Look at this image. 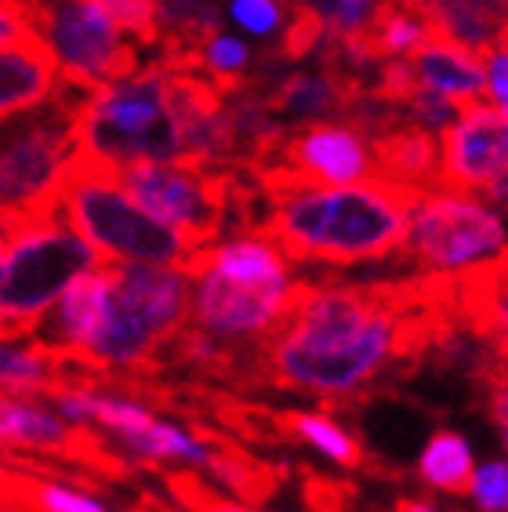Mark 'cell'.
<instances>
[{"instance_id":"cell-1","label":"cell","mask_w":508,"mask_h":512,"mask_svg":"<svg viewBox=\"0 0 508 512\" xmlns=\"http://www.w3.org/2000/svg\"><path fill=\"white\" fill-rule=\"evenodd\" d=\"M454 276L378 284L294 280L291 309L262 338L258 371L280 389L349 400L454 331Z\"/></svg>"},{"instance_id":"cell-2","label":"cell","mask_w":508,"mask_h":512,"mask_svg":"<svg viewBox=\"0 0 508 512\" xmlns=\"http://www.w3.org/2000/svg\"><path fill=\"white\" fill-rule=\"evenodd\" d=\"M262 197L265 218L254 233L273 240L291 262L363 266L403 255L418 193L367 178L352 186H294Z\"/></svg>"},{"instance_id":"cell-3","label":"cell","mask_w":508,"mask_h":512,"mask_svg":"<svg viewBox=\"0 0 508 512\" xmlns=\"http://www.w3.org/2000/svg\"><path fill=\"white\" fill-rule=\"evenodd\" d=\"M59 215L98 251L102 262H142V266H186L193 247L175 229L157 222L120 186L117 168L73 153L55 197Z\"/></svg>"},{"instance_id":"cell-4","label":"cell","mask_w":508,"mask_h":512,"mask_svg":"<svg viewBox=\"0 0 508 512\" xmlns=\"http://www.w3.org/2000/svg\"><path fill=\"white\" fill-rule=\"evenodd\" d=\"M102 266L98 251L59 207L15 215L0 269V335L30 338L77 276Z\"/></svg>"},{"instance_id":"cell-5","label":"cell","mask_w":508,"mask_h":512,"mask_svg":"<svg viewBox=\"0 0 508 512\" xmlns=\"http://www.w3.org/2000/svg\"><path fill=\"white\" fill-rule=\"evenodd\" d=\"M164 62H149L131 77L91 91L77 113V153L109 168L182 160V131L167 99Z\"/></svg>"},{"instance_id":"cell-6","label":"cell","mask_w":508,"mask_h":512,"mask_svg":"<svg viewBox=\"0 0 508 512\" xmlns=\"http://www.w3.org/2000/svg\"><path fill=\"white\" fill-rule=\"evenodd\" d=\"M508 251V226L501 211L476 193L425 189L411 204V229L403 258L429 273H469Z\"/></svg>"},{"instance_id":"cell-7","label":"cell","mask_w":508,"mask_h":512,"mask_svg":"<svg viewBox=\"0 0 508 512\" xmlns=\"http://www.w3.org/2000/svg\"><path fill=\"white\" fill-rule=\"evenodd\" d=\"M62 84L98 91L142 69V51L95 0H22Z\"/></svg>"},{"instance_id":"cell-8","label":"cell","mask_w":508,"mask_h":512,"mask_svg":"<svg viewBox=\"0 0 508 512\" xmlns=\"http://www.w3.org/2000/svg\"><path fill=\"white\" fill-rule=\"evenodd\" d=\"M262 193H280L294 186H352L378 178L367 135L345 120H316L298 131H287L276 157L265 168L251 171Z\"/></svg>"},{"instance_id":"cell-9","label":"cell","mask_w":508,"mask_h":512,"mask_svg":"<svg viewBox=\"0 0 508 512\" xmlns=\"http://www.w3.org/2000/svg\"><path fill=\"white\" fill-rule=\"evenodd\" d=\"M193 295H189V316L200 331L218 342H251L265 338L291 309V284H247L229 280L215 269H196Z\"/></svg>"},{"instance_id":"cell-10","label":"cell","mask_w":508,"mask_h":512,"mask_svg":"<svg viewBox=\"0 0 508 512\" xmlns=\"http://www.w3.org/2000/svg\"><path fill=\"white\" fill-rule=\"evenodd\" d=\"M508 178V109L465 102L440 131V186L476 193Z\"/></svg>"},{"instance_id":"cell-11","label":"cell","mask_w":508,"mask_h":512,"mask_svg":"<svg viewBox=\"0 0 508 512\" xmlns=\"http://www.w3.org/2000/svg\"><path fill=\"white\" fill-rule=\"evenodd\" d=\"M113 295L120 306L146 324V331L167 345L189 324V295L193 276L178 266H142V262H120L113 266Z\"/></svg>"},{"instance_id":"cell-12","label":"cell","mask_w":508,"mask_h":512,"mask_svg":"<svg viewBox=\"0 0 508 512\" xmlns=\"http://www.w3.org/2000/svg\"><path fill=\"white\" fill-rule=\"evenodd\" d=\"M454 316L508 364V269L498 258L454 276Z\"/></svg>"},{"instance_id":"cell-13","label":"cell","mask_w":508,"mask_h":512,"mask_svg":"<svg viewBox=\"0 0 508 512\" xmlns=\"http://www.w3.org/2000/svg\"><path fill=\"white\" fill-rule=\"evenodd\" d=\"M360 91H371L356 84V80L338 77L334 69H305V73H287V77H276L273 84L262 95V102L273 109V117H280L291 128V124H316L327 113H345L349 102L360 95Z\"/></svg>"},{"instance_id":"cell-14","label":"cell","mask_w":508,"mask_h":512,"mask_svg":"<svg viewBox=\"0 0 508 512\" xmlns=\"http://www.w3.org/2000/svg\"><path fill=\"white\" fill-rule=\"evenodd\" d=\"M59 88V66L37 33L22 44L0 48V120L40 109L59 95Z\"/></svg>"},{"instance_id":"cell-15","label":"cell","mask_w":508,"mask_h":512,"mask_svg":"<svg viewBox=\"0 0 508 512\" xmlns=\"http://www.w3.org/2000/svg\"><path fill=\"white\" fill-rule=\"evenodd\" d=\"M396 4L418 11L436 37L454 40L476 55L498 48L508 30V0H396Z\"/></svg>"},{"instance_id":"cell-16","label":"cell","mask_w":508,"mask_h":512,"mask_svg":"<svg viewBox=\"0 0 508 512\" xmlns=\"http://www.w3.org/2000/svg\"><path fill=\"white\" fill-rule=\"evenodd\" d=\"M374 168L378 178L403 186L411 193L440 186V135H432L414 124H400L371 138Z\"/></svg>"},{"instance_id":"cell-17","label":"cell","mask_w":508,"mask_h":512,"mask_svg":"<svg viewBox=\"0 0 508 512\" xmlns=\"http://www.w3.org/2000/svg\"><path fill=\"white\" fill-rule=\"evenodd\" d=\"M414 77H418V88L440 95V99L454 102V106H465V102L483 99V55L461 48L454 40H443L432 33L421 51L414 55Z\"/></svg>"},{"instance_id":"cell-18","label":"cell","mask_w":508,"mask_h":512,"mask_svg":"<svg viewBox=\"0 0 508 512\" xmlns=\"http://www.w3.org/2000/svg\"><path fill=\"white\" fill-rule=\"evenodd\" d=\"M62 382H69L66 364L37 338L0 335V393L37 400L51 396V389H59Z\"/></svg>"},{"instance_id":"cell-19","label":"cell","mask_w":508,"mask_h":512,"mask_svg":"<svg viewBox=\"0 0 508 512\" xmlns=\"http://www.w3.org/2000/svg\"><path fill=\"white\" fill-rule=\"evenodd\" d=\"M204 440H207V447H211V458H207L204 469L215 476L222 487H229V491L240 494V498L251 505H262L273 498L280 480H284V473H280L276 465L258 462V458H251V454L240 451L236 444L222 440L218 433H204Z\"/></svg>"},{"instance_id":"cell-20","label":"cell","mask_w":508,"mask_h":512,"mask_svg":"<svg viewBox=\"0 0 508 512\" xmlns=\"http://www.w3.org/2000/svg\"><path fill=\"white\" fill-rule=\"evenodd\" d=\"M432 37V26L418 11L403 8L396 0H385L374 22L367 26V44L374 48L381 62L385 59H414L421 44Z\"/></svg>"},{"instance_id":"cell-21","label":"cell","mask_w":508,"mask_h":512,"mask_svg":"<svg viewBox=\"0 0 508 512\" xmlns=\"http://www.w3.org/2000/svg\"><path fill=\"white\" fill-rule=\"evenodd\" d=\"M418 473L429 487H436V491H443V494H469L476 462H472L469 444H465L458 433L440 429V433L425 444V451H421Z\"/></svg>"},{"instance_id":"cell-22","label":"cell","mask_w":508,"mask_h":512,"mask_svg":"<svg viewBox=\"0 0 508 512\" xmlns=\"http://www.w3.org/2000/svg\"><path fill=\"white\" fill-rule=\"evenodd\" d=\"M276 425L284 429L287 436L294 440H302V444L316 447L320 454H327L331 462L338 465H356L367 462V454H363V444L356 440L352 433H345L342 425L331 422V418H323V414H309V411H284L276 418Z\"/></svg>"},{"instance_id":"cell-23","label":"cell","mask_w":508,"mask_h":512,"mask_svg":"<svg viewBox=\"0 0 508 512\" xmlns=\"http://www.w3.org/2000/svg\"><path fill=\"white\" fill-rule=\"evenodd\" d=\"M291 4L313 15L327 33H367L385 0H291Z\"/></svg>"},{"instance_id":"cell-24","label":"cell","mask_w":508,"mask_h":512,"mask_svg":"<svg viewBox=\"0 0 508 512\" xmlns=\"http://www.w3.org/2000/svg\"><path fill=\"white\" fill-rule=\"evenodd\" d=\"M109 19L117 22V30L131 37L138 48H157L160 44V22H157V0H95Z\"/></svg>"},{"instance_id":"cell-25","label":"cell","mask_w":508,"mask_h":512,"mask_svg":"<svg viewBox=\"0 0 508 512\" xmlns=\"http://www.w3.org/2000/svg\"><path fill=\"white\" fill-rule=\"evenodd\" d=\"M229 19L254 37H276L287 30L294 4L291 0H229Z\"/></svg>"},{"instance_id":"cell-26","label":"cell","mask_w":508,"mask_h":512,"mask_svg":"<svg viewBox=\"0 0 508 512\" xmlns=\"http://www.w3.org/2000/svg\"><path fill=\"white\" fill-rule=\"evenodd\" d=\"M26 498H30L37 512H109L98 498H91V494L77 491V487H69V483H59V480L30 483Z\"/></svg>"},{"instance_id":"cell-27","label":"cell","mask_w":508,"mask_h":512,"mask_svg":"<svg viewBox=\"0 0 508 512\" xmlns=\"http://www.w3.org/2000/svg\"><path fill=\"white\" fill-rule=\"evenodd\" d=\"M469 494L479 512H508V462H487L472 473Z\"/></svg>"},{"instance_id":"cell-28","label":"cell","mask_w":508,"mask_h":512,"mask_svg":"<svg viewBox=\"0 0 508 512\" xmlns=\"http://www.w3.org/2000/svg\"><path fill=\"white\" fill-rule=\"evenodd\" d=\"M167 487L175 491V498L186 505L189 512H254V509H247V505L225 502L222 494L211 491L207 483H200L189 473H171L167 476Z\"/></svg>"},{"instance_id":"cell-29","label":"cell","mask_w":508,"mask_h":512,"mask_svg":"<svg viewBox=\"0 0 508 512\" xmlns=\"http://www.w3.org/2000/svg\"><path fill=\"white\" fill-rule=\"evenodd\" d=\"M403 117H407V124H414V128H425V131H432V135H440L450 120L458 117V106L440 99V95H432V91L418 88L411 99L403 102Z\"/></svg>"},{"instance_id":"cell-30","label":"cell","mask_w":508,"mask_h":512,"mask_svg":"<svg viewBox=\"0 0 508 512\" xmlns=\"http://www.w3.org/2000/svg\"><path fill=\"white\" fill-rule=\"evenodd\" d=\"M483 389H487V411H490V422L498 425L501 440L508 447V364L505 360H490V367L483 371Z\"/></svg>"},{"instance_id":"cell-31","label":"cell","mask_w":508,"mask_h":512,"mask_svg":"<svg viewBox=\"0 0 508 512\" xmlns=\"http://www.w3.org/2000/svg\"><path fill=\"white\" fill-rule=\"evenodd\" d=\"M483 80H487L483 95H490L494 106L508 109V51L501 44L483 51Z\"/></svg>"},{"instance_id":"cell-32","label":"cell","mask_w":508,"mask_h":512,"mask_svg":"<svg viewBox=\"0 0 508 512\" xmlns=\"http://www.w3.org/2000/svg\"><path fill=\"white\" fill-rule=\"evenodd\" d=\"M33 37V22L22 0H0V48L22 44Z\"/></svg>"},{"instance_id":"cell-33","label":"cell","mask_w":508,"mask_h":512,"mask_svg":"<svg viewBox=\"0 0 508 512\" xmlns=\"http://www.w3.org/2000/svg\"><path fill=\"white\" fill-rule=\"evenodd\" d=\"M483 193H487V197H483V200H487V204H494V207H498V211H505V215H508V178H501V182H494V186L483 189Z\"/></svg>"},{"instance_id":"cell-34","label":"cell","mask_w":508,"mask_h":512,"mask_svg":"<svg viewBox=\"0 0 508 512\" xmlns=\"http://www.w3.org/2000/svg\"><path fill=\"white\" fill-rule=\"evenodd\" d=\"M30 487V480H19V476L0 465V494H22Z\"/></svg>"},{"instance_id":"cell-35","label":"cell","mask_w":508,"mask_h":512,"mask_svg":"<svg viewBox=\"0 0 508 512\" xmlns=\"http://www.w3.org/2000/svg\"><path fill=\"white\" fill-rule=\"evenodd\" d=\"M11 222H15V215H11V211H0V269H4V255H8Z\"/></svg>"},{"instance_id":"cell-36","label":"cell","mask_w":508,"mask_h":512,"mask_svg":"<svg viewBox=\"0 0 508 512\" xmlns=\"http://www.w3.org/2000/svg\"><path fill=\"white\" fill-rule=\"evenodd\" d=\"M396 512H436V509L418 502V498H400V502H396Z\"/></svg>"},{"instance_id":"cell-37","label":"cell","mask_w":508,"mask_h":512,"mask_svg":"<svg viewBox=\"0 0 508 512\" xmlns=\"http://www.w3.org/2000/svg\"><path fill=\"white\" fill-rule=\"evenodd\" d=\"M498 262H501V266H505V269H508V251H505V255H501V258H498Z\"/></svg>"},{"instance_id":"cell-38","label":"cell","mask_w":508,"mask_h":512,"mask_svg":"<svg viewBox=\"0 0 508 512\" xmlns=\"http://www.w3.org/2000/svg\"><path fill=\"white\" fill-rule=\"evenodd\" d=\"M501 48H505V51H508V30H505V37H501Z\"/></svg>"}]
</instances>
